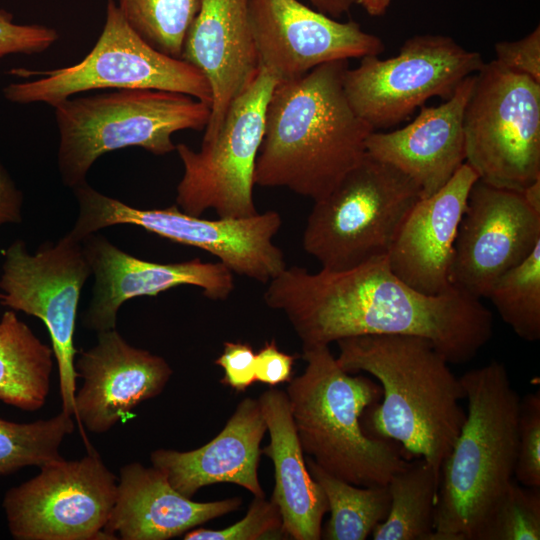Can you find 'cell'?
<instances>
[{
	"label": "cell",
	"instance_id": "cell-11",
	"mask_svg": "<svg viewBox=\"0 0 540 540\" xmlns=\"http://www.w3.org/2000/svg\"><path fill=\"white\" fill-rule=\"evenodd\" d=\"M277 80L265 69L230 105L217 133L203 140L199 151L176 145L184 174L177 186L176 205L201 216L215 210L218 217L257 214L253 189L255 166L262 143L265 116Z\"/></svg>",
	"mask_w": 540,
	"mask_h": 540
},
{
	"label": "cell",
	"instance_id": "cell-35",
	"mask_svg": "<svg viewBox=\"0 0 540 540\" xmlns=\"http://www.w3.org/2000/svg\"><path fill=\"white\" fill-rule=\"evenodd\" d=\"M495 60L507 69L528 76L540 83V26L515 41L494 45Z\"/></svg>",
	"mask_w": 540,
	"mask_h": 540
},
{
	"label": "cell",
	"instance_id": "cell-19",
	"mask_svg": "<svg viewBox=\"0 0 540 540\" xmlns=\"http://www.w3.org/2000/svg\"><path fill=\"white\" fill-rule=\"evenodd\" d=\"M181 59L207 79L211 113L203 140L219 130L234 101L259 66L249 20V0H202L184 41Z\"/></svg>",
	"mask_w": 540,
	"mask_h": 540
},
{
	"label": "cell",
	"instance_id": "cell-13",
	"mask_svg": "<svg viewBox=\"0 0 540 540\" xmlns=\"http://www.w3.org/2000/svg\"><path fill=\"white\" fill-rule=\"evenodd\" d=\"M92 273L82 241L66 234L27 252L21 240L5 253L0 303L39 318L46 326L59 374L62 411L74 415L77 373L74 332L81 289Z\"/></svg>",
	"mask_w": 540,
	"mask_h": 540
},
{
	"label": "cell",
	"instance_id": "cell-36",
	"mask_svg": "<svg viewBox=\"0 0 540 540\" xmlns=\"http://www.w3.org/2000/svg\"><path fill=\"white\" fill-rule=\"evenodd\" d=\"M255 355L249 343L225 342L222 353L214 361L224 371L220 382L238 393L244 392L256 381Z\"/></svg>",
	"mask_w": 540,
	"mask_h": 540
},
{
	"label": "cell",
	"instance_id": "cell-2",
	"mask_svg": "<svg viewBox=\"0 0 540 540\" xmlns=\"http://www.w3.org/2000/svg\"><path fill=\"white\" fill-rule=\"evenodd\" d=\"M347 68L346 60L332 61L276 84L266 109L255 185L284 187L315 201L361 162L374 130L347 100Z\"/></svg>",
	"mask_w": 540,
	"mask_h": 540
},
{
	"label": "cell",
	"instance_id": "cell-25",
	"mask_svg": "<svg viewBox=\"0 0 540 540\" xmlns=\"http://www.w3.org/2000/svg\"><path fill=\"white\" fill-rule=\"evenodd\" d=\"M53 349L13 310L0 320V401L24 411L44 406L50 391Z\"/></svg>",
	"mask_w": 540,
	"mask_h": 540
},
{
	"label": "cell",
	"instance_id": "cell-41",
	"mask_svg": "<svg viewBox=\"0 0 540 540\" xmlns=\"http://www.w3.org/2000/svg\"><path fill=\"white\" fill-rule=\"evenodd\" d=\"M522 195L532 209L540 212V179L529 184Z\"/></svg>",
	"mask_w": 540,
	"mask_h": 540
},
{
	"label": "cell",
	"instance_id": "cell-10",
	"mask_svg": "<svg viewBox=\"0 0 540 540\" xmlns=\"http://www.w3.org/2000/svg\"><path fill=\"white\" fill-rule=\"evenodd\" d=\"M42 77L10 83L3 89L13 103L51 106L76 93L94 89H158L184 93L211 107L212 93L194 65L163 54L143 40L127 23L115 0H107L102 32L92 50L78 63L32 72Z\"/></svg>",
	"mask_w": 540,
	"mask_h": 540
},
{
	"label": "cell",
	"instance_id": "cell-28",
	"mask_svg": "<svg viewBox=\"0 0 540 540\" xmlns=\"http://www.w3.org/2000/svg\"><path fill=\"white\" fill-rule=\"evenodd\" d=\"M487 298L520 338L540 339V243L497 279Z\"/></svg>",
	"mask_w": 540,
	"mask_h": 540
},
{
	"label": "cell",
	"instance_id": "cell-6",
	"mask_svg": "<svg viewBox=\"0 0 540 540\" xmlns=\"http://www.w3.org/2000/svg\"><path fill=\"white\" fill-rule=\"evenodd\" d=\"M62 182L74 189L86 182L103 154L137 146L154 155L176 150L172 135L205 129L209 104L190 95L158 89H116L67 98L54 106Z\"/></svg>",
	"mask_w": 540,
	"mask_h": 540
},
{
	"label": "cell",
	"instance_id": "cell-33",
	"mask_svg": "<svg viewBox=\"0 0 540 540\" xmlns=\"http://www.w3.org/2000/svg\"><path fill=\"white\" fill-rule=\"evenodd\" d=\"M515 480L526 487L540 488V392L520 399L517 422Z\"/></svg>",
	"mask_w": 540,
	"mask_h": 540
},
{
	"label": "cell",
	"instance_id": "cell-20",
	"mask_svg": "<svg viewBox=\"0 0 540 540\" xmlns=\"http://www.w3.org/2000/svg\"><path fill=\"white\" fill-rule=\"evenodd\" d=\"M475 171L464 163L438 191L422 197L405 219L387 260L392 272L425 295H440L452 287L449 269L459 223Z\"/></svg>",
	"mask_w": 540,
	"mask_h": 540
},
{
	"label": "cell",
	"instance_id": "cell-21",
	"mask_svg": "<svg viewBox=\"0 0 540 540\" xmlns=\"http://www.w3.org/2000/svg\"><path fill=\"white\" fill-rule=\"evenodd\" d=\"M474 75L440 105L420 107L407 125L390 132L372 131L366 152L410 177L422 197L438 191L465 163L463 114Z\"/></svg>",
	"mask_w": 540,
	"mask_h": 540
},
{
	"label": "cell",
	"instance_id": "cell-40",
	"mask_svg": "<svg viewBox=\"0 0 540 540\" xmlns=\"http://www.w3.org/2000/svg\"><path fill=\"white\" fill-rule=\"evenodd\" d=\"M393 0H356L370 16H382L386 13Z\"/></svg>",
	"mask_w": 540,
	"mask_h": 540
},
{
	"label": "cell",
	"instance_id": "cell-4",
	"mask_svg": "<svg viewBox=\"0 0 540 540\" xmlns=\"http://www.w3.org/2000/svg\"><path fill=\"white\" fill-rule=\"evenodd\" d=\"M466 418L440 469L430 540H477L514 479L520 397L493 360L460 377Z\"/></svg>",
	"mask_w": 540,
	"mask_h": 540
},
{
	"label": "cell",
	"instance_id": "cell-7",
	"mask_svg": "<svg viewBox=\"0 0 540 540\" xmlns=\"http://www.w3.org/2000/svg\"><path fill=\"white\" fill-rule=\"evenodd\" d=\"M420 198L410 177L366 152L327 195L314 201L303 249L327 271L387 256Z\"/></svg>",
	"mask_w": 540,
	"mask_h": 540
},
{
	"label": "cell",
	"instance_id": "cell-37",
	"mask_svg": "<svg viewBox=\"0 0 540 540\" xmlns=\"http://www.w3.org/2000/svg\"><path fill=\"white\" fill-rule=\"evenodd\" d=\"M296 357L279 349L275 340L267 341L255 355L256 381L274 387L292 379Z\"/></svg>",
	"mask_w": 540,
	"mask_h": 540
},
{
	"label": "cell",
	"instance_id": "cell-3",
	"mask_svg": "<svg viewBox=\"0 0 540 540\" xmlns=\"http://www.w3.org/2000/svg\"><path fill=\"white\" fill-rule=\"evenodd\" d=\"M336 343L341 368L373 376L382 389L362 416L364 430L396 442L440 473L466 418L465 391L450 363L413 335H361Z\"/></svg>",
	"mask_w": 540,
	"mask_h": 540
},
{
	"label": "cell",
	"instance_id": "cell-16",
	"mask_svg": "<svg viewBox=\"0 0 540 540\" xmlns=\"http://www.w3.org/2000/svg\"><path fill=\"white\" fill-rule=\"evenodd\" d=\"M249 20L258 66L277 82L328 62L379 56L385 49L357 22L339 21L299 0H249Z\"/></svg>",
	"mask_w": 540,
	"mask_h": 540
},
{
	"label": "cell",
	"instance_id": "cell-1",
	"mask_svg": "<svg viewBox=\"0 0 540 540\" xmlns=\"http://www.w3.org/2000/svg\"><path fill=\"white\" fill-rule=\"evenodd\" d=\"M266 305L284 313L302 348L361 335H413L450 364L471 361L493 332L480 299L454 288L425 295L397 277L387 256L342 271L286 267L267 283Z\"/></svg>",
	"mask_w": 540,
	"mask_h": 540
},
{
	"label": "cell",
	"instance_id": "cell-14",
	"mask_svg": "<svg viewBox=\"0 0 540 540\" xmlns=\"http://www.w3.org/2000/svg\"><path fill=\"white\" fill-rule=\"evenodd\" d=\"M10 488L2 506L17 540H109L104 529L117 494V478L94 449L79 460L39 467Z\"/></svg>",
	"mask_w": 540,
	"mask_h": 540
},
{
	"label": "cell",
	"instance_id": "cell-12",
	"mask_svg": "<svg viewBox=\"0 0 540 540\" xmlns=\"http://www.w3.org/2000/svg\"><path fill=\"white\" fill-rule=\"evenodd\" d=\"M484 63L450 36L418 34L394 57L366 56L348 67L343 87L354 112L376 131L406 121L430 98L448 100Z\"/></svg>",
	"mask_w": 540,
	"mask_h": 540
},
{
	"label": "cell",
	"instance_id": "cell-8",
	"mask_svg": "<svg viewBox=\"0 0 540 540\" xmlns=\"http://www.w3.org/2000/svg\"><path fill=\"white\" fill-rule=\"evenodd\" d=\"M73 190L79 215L69 234L79 241L102 228L130 224L202 249L233 273L260 283L267 284L287 267L282 250L273 243L282 225L277 211L211 220L187 214L177 205L137 209L98 192L86 182Z\"/></svg>",
	"mask_w": 540,
	"mask_h": 540
},
{
	"label": "cell",
	"instance_id": "cell-5",
	"mask_svg": "<svg viewBox=\"0 0 540 540\" xmlns=\"http://www.w3.org/2000/svg\"><path fill=\"white\" fill-rule=\"evenodd\" d=\"M302 349L305 370L289 381L286 394L303 452L353 485H387L408 460L399 444L362 426L364 412L381 399V386L343 370L329 346Z\"/></svg>",
	"mask_w": 540,
	"mask_h": 540
},
{
	"label": "cell",
	"instance_id": "cell-31",
	"mask_svg": "<svg viewBox=\"0 0 540 540\" xmlns=\"http://www.w3.org/2000/svg\"><path fill=\"white\" fill-rule=\"evenodd\" d=\"M540 488L512 480L482 526L477 540H539Z\"/></svg>",
	"mask_w": 540,
	"mask_h": 540
},
{
	"label": "cell",
	"instance_id": "cell-27",
	"mask_svg": "<svg viewBox=\"0 0 540 540\" xmlns=\"http://www.w3.org/2000/svg\"><path fill=\"white\" fill-rule=\"evenodd\" d=\"M305 460L325 494L330 512L321 539L364 540L385 520L390 508L387 485H353L329 474L309 456Z\"/></svg>",
	"mask_w": 540,
	"mask_h": 540
},
{
	"label": "cell",
	"instance_id": "cell-9",
	"mask_svg": "<svg viewBox=\"0 0 540 540\" xmlns=\"http://www.w3.org/2000/svg\"><path fill=\"white\" fill-rule=\"evenodd\" d=\"M465 163L478 179L522 192L540 179V83L484 63L463 114Z\"/></svg>",
	"mask_w": 540,
	"mask_h": 540
},
{
	"label": "cell",
	"instance_id": "cell-32",
	"mask_svg": "<svg viewBox=\"0 0 540 540\" xmlns=\"http://www.w3.org/2000/svg\"><path fill=\"white\" fill-rule=\"evenodd\" d=\"M282 518L277 505L265 497H254L246 515L228 527L211 530L194 528L184 540H264L285 539Z\"/></svg>",
	"mask_w": 540,
	"mask_h": 540
},
{
	"label": "cell",
	"instance_id": "cell-39",
	"mask_svg": "<svg viewBox=\"0 0 540 540\" xmlns=\"http://www.w3.org/2000/svg\"><path fill=\"white\" fill-rule=\"evenodd\" d=\"M317 10L332 18L339 19L356 5V0H308Z\"/></svg>",
	"mask_w": 540,
	"mask_h": 540
},
{
	"label": "cell",
	"instance_id": "cell-26",
	"mask_svg": "<svg viewBox=\"0 0 540 540\" xmlns=\"http://www.w3.org/2000/svg\"><path fill=\"white\" fill-rule=\"evenodd\" d=\"M440 473L422 457L396 471L387 483L389 512L374 540H430L434 532Z\"/></svg>",
	"mask_w": 540,
	"mask_h": 540
},
{
	"label": "cell",
	"instance_id": "cell-38",
	"mask_svg": "<svg viewBox=\"0 0 540 540\" xmlns=\"http://www.w3.org/2000/svg\"><path fill=\"white\" fill-rule=\"evenodd\" d=\"M22 193L0 162V226L22 221Z\"/></svg>",
	"mask_w": 540,
	"mask_h": 540
},
{
	"label": "cell",
	"instance_id": "cell-22",
	"mask_svg": "<svg viewBox=\"0 0 540 540\" xmlns=\"http://www.w3.org/2000/svg\"><path fill=\"white\" fill-rule=\"evenodd\" d=\"M266 432L259 400L247 397L207 444L186 452L157 449L150 460L175 490L191 499L202 487L216 483H233L254 497H265L258 464Z\"/></svg>",
	"mask_w": 540,
	"mask_h": 540
},
{
	"label": "cell",
	"instance_id": "cell-23",
	"mask_svg": "<svg viewBox=\"0 0 540 540\" xmlns=\"http://www.w3.org/2000/svg\"><path fill=\"white\" fill-rule=\"evenodd\" d=\"M239 497L196 502L175 490L155 467L120 469L117 494L104 532L109 540H167L241 507Z\"/></svg>",
	"mask_w": 540,
	"mask_h": 540
},
{
	"label": "cell",
	"instance_id": "cell-29",
	"mask_svg": "<svg viewBox=\"0 0 540 540\" xmlns=\"http://www.w3.org/2000/svg\"><path fill=\"white\" fill-rule=\"evenodd\" d=\"M74 427L72 415L62 410L49 419L30 423L0 418V476L62 459L61 443Z\"/></svg>",
	"mask_w": 540,
	"mask_h": 540
},
{
	"label": "cell",
	"instance_id": "cell-34",
	"mask_svg": "<svg viewBox=\"0 0 540 540\" xmlns=\"http://www.w3.org/2000/svg\"><path fill=\"white\" fill-rule=\"evenodd\" d=\"M58 38L54 28L38 24H17L10 12L0 9V57L7 54L41 53Z\"/></svg>",
	"mask_w": 540,
	"mask_h": 540
},
{
	"label": "cell",
	"instance_id": "cell-30",
	"mask_svg": "<svg viewBox=\"0 0 540 540\" xmlns=\"http://www.w3.org/2000/svg\"><path fill=\"white\" fill-rule=\"evenodd\" d=\"M116 1L127 23L143 40L159 52L181 59L187 32L202 0Z\"/></svg>",
	"mask_w": 540,
	"mask_h": 540
},
{
	"label": "cell",
	"instance_id": "cell-18",
	"mask_svg": "<svg viewBox=\"0 0 540 540\" xmlns=\"http://www.w3.org/2000/svg\"><path fill=\"white\" fill-rule=\"evenodd\" d=\"M82 245L95 276L82 324L96 332L116 328L118 310L131 298L157 296L190 285L201 288L209 299L225 300L234 289L233 272L221 262H202L198 258L177 263L146 261L95 234L84 238Z\"/></svg>",
	"mask_w": 540,
	"mask_h": 540
},
{
	"label": "cell",
	"instance_id": "cell-17",
	"mask_svg": "<svg viewBox=\"0 0 540 540\" xmlns=\"http://www.w3.org/2000/svg\"><path fill=\"white\" fill-rule=\"evenodd\" d=\"M81 387L74 415L81 432L109 431L143 401L162 393L172 376L167 361L130 345L114 329L97 332V343L74 362Z\"/></svg>",
	"mask_w": 540,
	"mask_h": 540
},
{
	"label": "cell",
	"instance_id": "cell-24",
	"mask_svg": "<svg viewBox=\"0 0 540 540\" xmlns=\"http://www.w3.org/2000/svg\"><path fill=\"white\" fill-rule=\"evenodd\" d=\"M258 400L270 436L261 454L273 462L271 500L281 514L283 533L287 539L319 540L328 503L308 470L286 391L270 388Z\"/></svg>",
	"mask_w": 540,
	"mask_h": 540
},
{
	"label": "cell",
	"instance_id": "cell-15",
	"mask_svg": "<svg viewBox=\"0 0 540 540\" xmlns=\"http://www.w3.org/2000/svg\"><path fill=\"white\" fill-rule=\"evenodd\" d=\"M540 243V212L522 192L477 180L461 217L449 269L452 288L487 298L497 279Z\"/></svg>",
	"mask_w": 540,
	"mask_h": 540
}]
</instances>
